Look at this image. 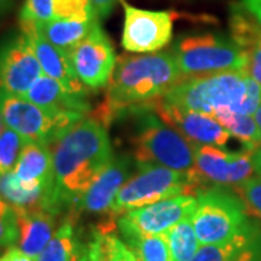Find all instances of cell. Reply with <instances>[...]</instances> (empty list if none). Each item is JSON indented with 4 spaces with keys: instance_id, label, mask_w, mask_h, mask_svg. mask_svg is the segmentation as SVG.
<instances>
[{
    "instance_id": "39",
    "label": "cell",
    "mask_w": 261,
    "mask_h": 261,
    "mask_svg": "<svg viewBox=\"0 0 261 261\" xmlns=\"http://www.w3.org/2000/svg\"><path fill=\"white\" fill-rule=\"evenodd\" d=\"M254 167H255V173H261V148L254 152Z\"/></svg>"
},
{
    "instance_id": "17",
    "label": "cell",
    "mask_w": 261,
    "mask_h": 261,
    "mask_svg": "<svg viewBox=\"0 0 261 261\" xmlns=\"http://www.w3.org/2000/svg\"><path fill=\"white\" fill-rule=\"evenodd\" d=\"M25 97L58 116H67L74 121H82L90 113V103L87 96L75 94L67 90L54 79L42 74L25 94Z\"/></svg>"
},
{
    "instance_id": "18",
    "label": "cell",
    "mask_w": 261,
    "mask_h": 261,
    "mask_svg": "<svg viewBox=\"0 0 261 261\" xmlns=\"http://www.w3.org/2000/svg\"><path fill=\"white\" fill-rule=\"evenodd\" d=\"M13 176L22 189L58 192L53 170L51 149L45 144L25 141L18 163L13 168Z\"/></svg>"
},
{
    "instance_id": "5",
    "label": "cell",
    "mask_w": 261,
    "mask_h": 261,
    "mask_svg": "<svg viewBox=\"0 0 261 261\" xmlns=\"http://www.w3.org/2000/svg\"><path fill=\"white\" fill-rule=\"evenodd\" d=\"M203 183L193 171H177L157 164H137V171L122 186L109 214L119 218L132 209L181 195H197Z\"/></svg>"
},
{
    "instance_id": "23",
    "label": "cell",
    "mask_w": 261,
    "mask_h": 261,
    "mask_svg": "<svg viewBox=\"0 0 261 261\" xmlns=\"http://www.w3.org/2000/svg\"><path fill=\"white\" fill-rule=\"evenodd\" d=\"M261 226L255 222H251L243 232L235 235L233 238L218 244H207L199 247L195 257L190 261H231L240 252L245 250L250 244L258 237Z\"/></svg>"
},
{
    "instance_id": "6",
    "label": "cell",
    "mask_w": 261,
    "mask_h": 261,
    "mask_svg": "<svg viewBox=\"0 0 261 261\" xmlns=\"http://www.w3.org/2000/svg\"><path fill=\"white\" fill-rule=\"evenodd\" d=\"M192 222L202 245L228 241L251 224L241 197L222 186L206 187L196 195Z\"/></svg>"
},
{
    "instance_id": "27",
    "label": "cell",
    "mask_w": 261,
    "mask_h": 261,
    "mask_svg": "<svg viewBox=\"0 0 261 261\" xmlns=\"http://www.w3.org/2000/svg\"><path fill=\"white\" fill-rule=\"evenodd\" d=\"M140 261H170V250L166 235H138L122 237Z\"/></svg>"
},
{
    "instance_id": "42",
    "label": "cell",
    "mask_w": 261,
    "mask_h": 261,
    "mask_svg": "<svg viewBox=\"0 0 261 261\" xmlns=\"http://www.w3.org/2000/svg\"><path fill=\"white\" fill-rule=\"evenodd\" d=\"M79 261H89V258H87V255H84L83 258H82V260H79Z\"/></svg>"
},
{
    "instance_id": "31",
    "label": "cell",
    "mask_w": 261,
    "mask_h": 261,
    "mask_svg": "<svg viewBox=\"0 0 261 261\" xmlns=\"http://www.w3.org/2000/svg\"><path fill=\"white\" fill-rule=\"evenodd\" d=\"M19 241V221L15 207L0 196V247L16 245Z\"/></svg>"
},
{
    "instance_id": "11",
    "label": "cell",
    "mask_w": 261,
    "mask_h": 261,
    "mask_svg": "<svg viewBox=\"0 0 261 261\" xmlns=\"http://www.w3.org/2000/svg\"><path fill=\"white\" fill-rule=\"evenodd\" d=\"M122 47L128 53L151 54L167 47L173 38V15L134 8L123 3Z\"/></svg>"
},
{
    "instance_id": "28",
    "label": "cell",
    "mask_w": 261,
    "mask_h": 261,
    "mask_svg": "<svg viewBox=\"0 0 261 261\" xmlns=\"http://www.w3.org/2000/svg\"><path fill=\"white\" fill-rule=\"evenodd\" d=\"M54 18L65 20H94L93 6L90 0H53Z\"/></svg>"
},
{
    "instance_id": "40",
    "label": "cell",
    "mask_w": 261,
    "mask_h": 261,
    "mask_svg": "<svg viewBox=\"0 0 261 261\" xmlns=\"http://www.w3.org/2000/svg\"><path fill=\"white\" fill-rule=\"evenodd\" d=\"M254 119H255V122H257V125H258V128H260L261 130V102L260 105H258V108H257L255 113H254Z\"/></svg>"
},
{
    "instance_id": "7",
    "label": "cell",
    "mask_w": 261,
    "mask_h": 261,
    "mask_svg": "<svg viewBox=\"0 0 261 261\" xmlns=\"http://www.w3.org/2000/svg\"><path fill=\"white\" fill-rule=\"evenodd\" d=\"M174 54L183 79L245 70L248 56L232 39L216 34L186 35L177 41Z\"/></svg>"
},
{
    "instance_id": "35",
    "label": "cell",
    "mask_w": 261,
    "mask_h": 261,
    "mask_svg": "<svg viewBox=\"0 0 261 261\" xmlns=\"http://www.w3.org/2000/svg\"><path fill=\"white\" fill-rule=\"evenodd\" d=\"M0 261H37L28 255L27 252H23L18 245H10L6 247V250L0 255Z\"/></svg>"
},
{
    "instance_id": "12",
    "label": "cell",
    "mask_w": 261,
    "mask_h": 261,
    "mask_svg": "<svg viewBox=\"0 0 261 261\" xmlns=\"http://www.w3.org/2000/svg\"><path fill=\"white\" fill-rule=\"evenodd\" d=\"M196 196L181 195L164 199L151 205L132 209L119 216L118 229L121 235H163L180 221L193 214Z\"/></svg>"
},
{
    "instance_id": "8",
    "label": "cell",
    "mask_w": 261,
    "mask_h": 261,
    "mask_svg": "<svg viewBox=\"0 0 261 261\" xmlns=\"http://www.w3.org/2000/svg\"><path fill=\"white\" fill-rule=\"evenodd\" d=\"M0 116L9 129L15 130L23 141L49 144L77 121L47 112L27 97L0 90Z\"/></svg>"
},
{
    "instance_id": "37",
    "label": "cell",
    "mask_w": 261,
    "mask_h": 261,
    "mask_svg": "<svg viewBox=\"0 0 261 261\" xmlns=\"http://www.w3.org/2000/svg\"><path fill=\"white\" fill-rule=\"evenodd\" d=\"M241 3L244 5V8L248 12H251L261 23V0H241Z\"/></svg>"
},
{
    "instance_id": "21",
    "label": "cell",
    "mask_w": 261,
    "mask_h": 261,
    "mask_svg": "<svg viewBox=\"0 0 261 261\" xmlns=\"http://www.w3.org/2000/svg\"><path fill=\"white\" fill-rule=\"evenodd\" d=\"M108 216L92 231L87 243L89 261H140L129 245L115 233L118 229L116 218Z\"/></svg>"
},
{
    "instance_id": "36",
    "label": "cell",
    "mask_w": 261,
    "mask_h": 261,
    "mask_svg": "<svg viewBox=\"0 0 261 261\" xmlns=\"http://www.w3.org/2000/svg\"><path fill=\"white\" fill-rule=\"evenodd\" d=\"M116 2L118 0H90V3L93 6L94 15L97 16V19L106 18L112 12Z\"/></svg>"
},
{
    "instance_id": "32",
    "label": "cell",
    "mask_w": 261,
    "mask_h": 261,
    "mask_svg": "<svg viewBox=\"0 0 261 261\" xmlns=\"http://www.w3.org/2000/svg\"><path fill=\"white\" fill-rule=\"evenodd\" d=\"M53 18V0H25L19 13V23H35L41 27Z\"/></svg>"
},
{
    "instance_id": "16",
    "label": "cell",
    "mask_w": 261,
    "mask_h": 261,
    "mask_svg": "<svg viewBox=\"0 0 261 261\" xmlns=\"http://www.w3.org/2000/svg\"><path fill=\"white\" fill-rule=\"evenodd\" d=\"M19 27L22 31V35L28 38L29 42L34 47V51L42 68V74L60 82L67 90L73 93L87 96V90L84 84L75 75L70 54L53 45L47 38L42 35L39 25L19 23Z\"/></svg>"
},
{
    "instance_id": "20",
    "label": "cell",
    "mask_w": 261,
    "mask_h": 261,
    "mask_svg": "<svg viewBox=\"0 0 261 261\" xmlns=\"http://www.w3.org/2000/svg\"><path fill=\"white\" fill-rule=\"evenodd\" d=\"M79 214L77 211L68 212L37 261H79L87 255V244L83 243L77 226Z\"/></svg>"
},
{
    "instance_id": "15",
    "label": "cell",
    "mask_w": 261,
    "mask_h": 261,
    "mask_svg": "<svg viewBox=\"0 0 261 261\" xmlns=\"http://www.w3.org/2000/svg\"><path fill=\"white\" fill-rule=\"evenodd\" d=\"M134 173V160L126 154L113 155L111 163L97 174L80 196L77 211L87 214H109L115 197Z\"/></svg>"
},
{
    "instance_id": "25",
    "label": "cell",
    "mask_w": 261,
    "mask_h": 261,
    "mask_svg": "<svg viewBox=\"0 0 261 261\" xmlns=\"http://www.w3.org/2000/svg\"><path fill=\"white\" fill-rule=\"evenodd\" d=\"M225 129L244 145V148L257 151L261 148V130L251 115L222 111L212 115Z\"/></svg>"
},
{
    "instance_id": "24",
    "label": "cell",
    "mask_w": 261,
    "mask_h": 261,
    "mask_svg": "<svg viewBox=\"0 0 261 261\" xmlns=\"http://www.w3.org/2000/svg\"><path fill=\"white\" fill-rule=\"evenodd\" d=\"M229 29L231 39L244 53H247V56L261 39V23L251 12L244 8L241 2L231 6Z\"/></svg>"
},
{
    "instance_id": "19",
    "label": "cell",
    "mask_w": 261,
    "mask_h": 261,
    "mask_svg": "<svg viewBox=\"0 0 261 261\" xmlns=\"http://www.w3.org/2000/svg\"><path fill=\"white\" fill-rule=\"evenodd\" d=\"M19 221L18 247L37 260L56 232L58 215L47 209L16 212Z\"/></svg>"
},
{
    "instance_id": "33",
    "label": "cell",
    "mask_w": 261,
    "mask_h": 261,
    "mask_svg": "<svg viewBox=\"0 0 261 261\" xmlns=\"http://www.w3.org/2000/svg\"><path fill=\"white\" fill-rule=\"evenodd\" d=\"M247 74L261 86V39L258 44L248 53V61L245 67Z\"/></svg>"
},
{
    "instance_id": "4",
    "label": "cell",
    "mask_w": 261,
    "mask_h": 261,
    "mask_svg": "<svg viewBox=\"0 0 261 261\" xmlns=\"http://www.w3.org/2000/svg\"><path fill=\"white\" fill-rule=\"evenodd\" d=\"M135 130L132 135L137 164H157L177 171L195 170L196 144L171 128L148 106L134 109Z\"/></svg>"
},
{
    "instance_id": "30",
    "label": "cell",
    "mask_w": 261,
    "mask_h": 261,
    "mask_svg": "<svg viewBox=\"0 0 261 261\" xmlns=\"http://www.w3.org/2000/svg\"><path fill=\"white\" fill-rule=\"evenodd\" d=\"M233 192L241 197L247 212L261 219V173L233 186Z\"/></svg>"
},
{
    "instance_id": "29",
    "label": "cell",
    "mask_w": 261,
    "mask_h": 261,
    "mask_svg": "<svg viewBox=\"0 0 261 261\" xmlns=\"http://www.w3.org/2000/svg\"><path fill=\"white\" fill-rule=\"evenodd\" d=\"M25 141L15 130L6 129L0 135V174L13 171Z\"/></svg>"
},
{
    "instance_id": "2",
    "label": "cell",
    "mask_w": 261,
    "mask_h": 261,
    "mask_svg": "<svg viewBox=\"0 0 261 261\" xmlns=\"http://www.w3.org/2000/svg\"><path fill=\"white\" fill-rule=\"evenodd\" d=\"M49 149L57 189L67 207L77 211L80 196L113 159L106 125L84 118L58 135Z\"/></svg>"
},
{
    "instance_id": "13",
    "label": "cell",
    "mask_w": 261,
    "mask_h": 261,
    "mask_svg": "<svg viewBox=\"0 0 261 261\" xmlns=\"http://www.w3.org/2000/svg\"><path fill=\"white\" fill-rule=\"evenodd\" d=\"M42 75L32 44L25 35L13 38L0 47V90L15 96L28 93Z\"/></svg>"
},
{
    "instance_id": "10",
    "label": "cell",
    "mask_w": 261,
    "mask_h": 261,
    "mask_svg": "<svg viewBox=\"0 0 261 261\" xmlns=\"http://www.w3.org/2000/svg\"><path fill=\"white\" fill-rule=\"evenodd\" d=\"M70 58L75 75L87 89L100 90L109 84L116 67V54L99 20L70 53Z\"/></svg>"
},
{
    "instance_id": "38",
    "label": "cell",
    "mask_w": 261,
    "mask_h": 261,
    "mask_svg": "<svg viewBox=\"0 0 261 261\" xmlns=\"http://www.w3.org/2000/svg\"><path fill=\"white\" fill-rule=\"evenodd\" d=\"M12 6V0H0V19L3 18Z\"/></svg>"
},
{
    "instance_id": "41",
    "label": "cell",
    "mask_w": 261,
    "mask_h": 261,
    "mask_svg": "<svg viewBox=\"0 0 261 261\" xmlns=\"http://www.w3.org/2000/svg\"><path fill=\"white\" fill-rule=\"evenodd\" d=\"M6 128H8V126L5 125V121H3V118L0 116V135L3 134V130L6 129Z\"/></svg>"
},
{
    "instance_id": "34",
    "label": "cell",
    "mask_w": 261,
    "mask_h": 261,
    "mask_svg": "<svg viewBox=\"0 0 261 261\" xmlns=\"http://www.w3.org/2000/svg\"><path fill=\"white\" fill-rule=\"evenodd\" d=\"M231 261H261V232L245 250Z\"/></svg>"
},
{
    "instance_id": "14",
    "label": "cell",
    "mask_w": 261,
    "mask_h": 261,
    "mask_svg": "<svg viewBox=\"0 0 261 261\" xmlns=\"http://www.w3.org/2000/svg\"><path fill=\"white\" fill-rule=\"evenodd\" d=\"M148 108L196 145L226 147L231 140V134L211 115L180 108L164 97L152 102Z\"/></svg>"
},
{
    "instance_id": "22",
    "label": "cell",
    "mask_w": 261,
    "mask_h": 261,
    "mask_svg": "<svg viewBox=\"0 0 261 261\" xmlns=\"http://www.w3.org/2000/svg\"><path fill=\"white\" fill-rule=\"evenodd\" d=\"M96 20L99 19H94V20L51 19L49 22L41 25V32L53 45L70 54L75 45L90 32Z\"/></svg>"
},
{
    "instance_id": "1",
    "label": "cell",
    "mask_w": 261,
    "mask_h": 261,
    "mask_svg": "<svg viewBox=\"0 0 261 261\" xmlns=\"http://www.w3.org/2000/svg\"><path fill=\"white\" fill-rule=\"evenodd\" d=\"M183 80L171 51L125 54L116 61L106 99L93 113V118L106 125L134 109L149 106Z\"/></svg>"
},
{
    "instance_id": "3",
    "label": "cell",
    "mask_w": 261,
    "mask_h": 261,
    "mask_svg": "<svg viewBox=\"0 0 261 261\" xmlns=\"http://www.w3.org/2000/svg\"><path fill=\"white\" fill-rule=\"evenodd\" d=\"M164 99L180 108L211 116L222 111L254 116L261 102V86L245 70L225 71L183 80Z\"/></svg>"
},
{
    "instance_id": "43",
    "label": "cell",
    "mask_w": 261,
    "mask_h": 261,
    "mask_svg": "<svg viewBox=\"0 0 261 261\" xmlns=\"http://www.w3.org/2000/svg\"><path fill=\"white\" fill-rule=\"evenodd\" d=\"M2 248H5V247H0V255L3 254V252H2Z\"/></svg>"
},
{
    "instance_id": "9",
    "label": "cell",
    "mask_w": 261,
    "mask_h": 261,
    "mask_svg": "<svg viewBox=\"0 0 261 261\" xmlns=\"http://www.w3.org/2000/svg\"><path fill=\"white\" fill-rule=\"evenodd\" d=\"M254 152L247 148L228 151L225 147L196 145L195 173L203 185L237 186L255 173Z\"/></svg>"
},
{
    "instance_id": "26",
    "label": "cell",
    "mask_w": 261,
    "mask_h": 261,
    "mask_svg": "<svg viewBox=\"0 0 261 261\" xmlns=\"http://www.w3.org/2000/svg\"><path fill=\"white\" fill-rule=\"evenodd\" d=\"M164 235L170 250V261H190L199 250L200 243L192 222V215L174 225Z\"/></svg>"
}]
</instances>
